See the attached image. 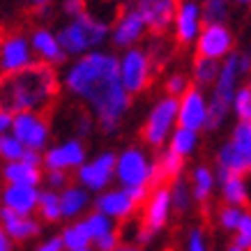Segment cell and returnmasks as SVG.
<instances>
[{
    "instance_id": "6da1fadb",
    "label": "cell",
    "mask_w": 251,
    "mask_h": 251,
    "mask_svg": "<svg viewBox=\"0 0 251 251\" xmlns=\"http://www.w3.org/2000/svg\"><path fill=\"white\" fill-rule=\"evenodd\" d=\"M65 85L72 95L85 99L95 108V118L104 134H111L131 106V95L120 78V60L113 53H83L67 69Z\"/></svg>"
},
{
    "instance_id": "7a4b0ae2",
    "label": "cell",
    "mask_w": 251,
    "mask_h": 251,
    "mask_svg": "<svg viewBox=\"0 0 251 251\" xmlns=\"http://www.w3.org/2000/svg\"><path fill=\"white\" fill-rule=\"evenodd\" d=\"M58 95V76L49 62H35L23 72H16L2 81V99L5 106L14 113L21 111H39L49 106Z\"/></svg>"
},
{
    "instance_id": "3957f363",
    "label": "cell",
    "mask_w": 251,
    "mask_h": 251,
    "mask_svg": "<svg viewBox=\"0 0 251 251\" xmlns=\"http://www.w3.org/2000/svg\"><path fill=\"white\" fill-rule=\"evenodd\" d=\"M106 23L97 21L95 16L83 14L76 16L58 32V39H60L62 49L67 55H81V53H90L95 46H99L108 35Z\"/></svg>"
},
{
    "instance_id": "277c9868",
    "label": "cell",
    "mask_w": 251,
    "mask_h": 251,
    "mask_svg": "<svg viewBox=\"0 0 251 251\" xmlns=\"http://www.w3.org/2000/svg\"><path fill=\"white\" fill-rule=\"evenodd\" d=\"M177 115H180V99L166 95L150 108V113H148L143 127H141V138L150 148L164 145L171 138V129L177 122Z\"/></svg>"
},
{
    "instance_id": "5b68a950",
    "label": "cell",
    "mask_w": 251,
    "mask_h": 251,
    "mask_svg": "<svg viewBox=\"0 0 251 251\" xmlns=\"http://www.w3.org/2000/svg\"><path fill=\"white\" fill-rule=\"evenodd\" d=\"M217 168H224L235 175L251 173V122H237L230 141L221 145L217 154Z\"/></svg>"
},
{
    "instance_id": "8992f818",
    "label": "cell",
    "mask_w": 251,
    "mask_h": 251,
    "mask_svg": "<svg viewBox=\"0 0 251 251\" xmlns=\"http://www.w3.org/2000/svg\"><path fill=\"white\" fill-rule=\"evenodd\" d=\"M118 182L122 189H134V187H152V161L145 157L143 150L127 148L125 152L118 154Z\"/></svg>"
},
{
    "instance_id": "52a82bcc",
    "label": "cell",
    "mask_w": 251,
    "mask_h": 251,
    "mask_svg": "<svg viewBox=\"0 0 251 251\" xmlns=\"http://www.w3.org/2000/svg\"><path fill=\"white\" fill-rule=\"evenodd\" d=\"M152 76V60L143 49H127L120 58V78L129 95L145 90Z\"/></svg>"
},
{
    "instance_id": "ba28073f",
    "label": "cell",
    "mask_w": 251,
    "mask_h": 251,
    "mask_svg": "<svg viewBox=\"0 0 251 251\" xmlns=\"http://www.w3.org/2000/svg\"><path fill=\"white\" fill-rule=\"evenodd\" d=\"M12 134L28 150H42L49 143V122L39 111H21L14 113Z\"/></svg>"
},
{
    "instance_id": "9c48e42d",
    "label": "cell",
    "mask_w": 251,
    "mask_h": 251,
    "mask_svg": "<svg viewBox=\"0 0 251 251\" xmlns=\"http://www.w3.org/2000/svg\"><path fill=\"white\" fill-rule=\"evenodd\" d=\"M180 2L182 0H134L131 7L143 16L148 30H152L154 35H164L177 19Z\"/></svg>"
},
{
    "instance_id": "30bf717a",
    "label": "cell",
    "mask_w": 251,
    "mask_h": 251,
    "mask_svg": "<svg viewBox=\"0 0 251 251\" xmlns=\"http://www.w3.org/2000/svg\"><path fill=\"white\" fill-rule=\"evenodd\" d=\"M115 171H118V157L113 152H101L92 161L78 166L76 180L88 191H104L115 177Z\"/></svg>"
},
{
    "instance_id": "8fae6325",
    "label": "cell",
    "mask_w": 251,
    "mask_h": 251,
    "mask_svg": "<svg viewBox=\"0 0 251 251\" xmlns=\"http://www.w3.org/2000/svg\"><path fill=\"white\" fill-rule=\"evenodd\" d=\"M233 53V32L224 23H205L196 42V55L219 60Z\"/></svg>"
},
{
    "instance_id": "7c38bea8",
    "label": "cell",
    "mask_w": 251,
    "mask_h": 251,
    "mask_svg": "<svg viewBox=\"0 0 251 251\" xmlns=\"http://www.w3.org/2000/svg\"><path fill=\"white\" fill-rule=\"evenodd\" d=\"M32 62V44L23 35H5L2 37V46H0V67L5 76H12L16 72L28 69Z\"/></svg>"
},
{
    "instance_id": "4fadbf2b",
    "label": "cell",
    "mask_w": 251,
    "mask_h": 251,
    "mask_svg": "<svg viewBox=\"0 0 251 251\" xmlns=\"http://www.w3.org/2000/svg\"><path fill=\"white\" fill-rule=\"evenodd\" d=\"M207 104L203 97V90L194 85L180 97V115H177V125L184 129H205L207 125Z\"/></svg>"
},
{
    "instance_id": "5bb4252c",
    "label": "cell",
    "mask_w": 251,
    "mask_h": 251,
    "mask_svg": "<svg viewBox=\"0 0 251 251\" xmlns=\"http://www.w3.org/2000/svg\"><path fill=\"white\" fill-rule=\"evenodd\" d=\"M203 7L196 0H182L175 19V42L180 46H189L198 42V35L203 30Z\"/></svg>"
},
{
    "instance_id": "9a60e30c",
    "label": "cell",
    "mask_w": 251,
    "mask_h": 251,
    "mask_svg": "<svg viewBox=\"0 0 251 251\" xmlns=\"http://www.w3.org/2000/svg\"><path fill=\"white\" fill-rule=\"evenodd\" d=\"M145 30H148V23L143 21V16L138 14L134 7L125 9L120 19L115 21L113 30H111L113 46H118V49H134V44L143 39Z\"/></svg>"
},
{
    "instance_id": "2e32d148",
    "label": "cell",
    "mask_w": 251,
    "mask_h": 251,
    "mask_svg": "<svg viewBox=\"0 0 251 251\" xmlns=\"http://www.w3.org/2000/svg\"><path fill=\"white\" fill-rule=\"evenodd\" d=\"M173 201H171V187L161 184V187H152V194L145 201V210H143V226L148 230H161L166 226L168 214H171Z\"/></svg>"
},
{
    "instance_id": "e0dca14e",
    "label": "cell",
    "mask_w": 251,
    "mask_h": 251,
    "mask_svg": "<svg viewBox=\"0 0 251 251\" xmlns=\"http://www.w3.org/2000/svg\"><path fill=\"white\" fill-rule=\"evenodd\" d=\"M85 161V148L81 141H67L46 150L44 154V166L49 171H67V168H78Z\"/></svg>"
},
{
    "instance_id": "ac0fdd59",
    "label": "cell",
    "mask_w": 251,
    "mask_h": 251,
    "mask_svg": "<svg viewBox=\"0 0 251 251\" xmlns=\"http://www.w3.org/2000/svg\"><path fill=\"white\" fill-rule=\"evenodd\" d=\"M138 207V203L134 198L129 196L127 189H108V191H101L95 201V210L104 212L106 217L111 219H120L125 221L127 217H131V212Z\"/></svg>"
},
{
    "instance_id": "d6986e66",
    "label": "cell",
    "mask_w": 251,
    "mask_h": 251,
    "mask_svg": "<svg viewBox=\"0 0 251 251\" xmlns=\"http://www.w3.org/2000/svg\"><path fill=\"white\" fill-rule=\"evenodd\" d=\"M39 194L37 187H28V184H7L2 189V207H7L16 214L30 217L39 207Z\"/></svg>"
},
{
    "instance_id": "ffe728a7",
    "label": "cell",
    "mask_w": 251,
    "mask_h": 251,
    "mask_svg": "<svg viewBox=\"0 0 251 251\" xmlns=\"http://www.w3.org/2000/svg\"><path fill=\"white\" fill-rule=\"evenodd\" d=\"M242 53H230L226 58V62L221 65L219 78L214 83V92L212 97L226 101V104H233V97L237 92V78L242 76Z\"/></svg>"
},
{
    "instance_id": "44dd1931",
    "label": "cell",
    "mask_w": 251,
    "mask_h": 251,
    "mask_svg": "<svg viewBox=\"0 0 251 251\" xmlns=\"http://www.w3.org/2000/svg\"><path fill=\"white\" fill-rule=\"evenodd\" d=\"M30 44H32V51L39 55V60L42 62H49V65H58L67 58L65 53V49H62L60 39L58 35H53L51 30H46V28H37V30L32 32L30 37Z\"/></svg>"
},
{
    "instance_id": "7402d4cb",
    "label": "cell",
    "mask_w": 251,
    "mask_h": 251,
    "mask_svg": "<svg viewBox=\"0 0 251 251\" xmlns=\"http://www.w3.org/2000/svg\"><path fill=\"white\" fill-rule=\"evenodd\" d=\"M2 230L7 233L12 240L16 242H25V240H30L39 233V221L32 219V217H23V214H16L7 207H2Z\"/></svg>"
},
{
    "instance_id": "603a6c76",
    "label": "cell",
    "mask_w": 251,
    "mask_h": 251,
    "mask_svg": "<svg viewBox=\"0 0 251 251\" xmlns=\"http://www.w3.org/2000/svg\"><path fill=\"white\" fill-rule=\"evenodd\" d=\"M182 168H184V157L173 152L171 148L164 150L157 157V161H152V187H161V184L177 180Z\"/></svg>"
},
{
    "instance_id": "cb8c5ba5",
    "label": "cell",
    "mask_w": 251,
    "mask_h": 251,
    "mask_svg": "<svg viewBox=\"0 0 251 251\" xmlns=\"http://www.w3.org/2000/svg\"><path fill=\"white\" fill-rule=\"evenodd\" d=\"M217 177L221 182V194L224 201L230 205H244L247 203V184H244V175H235L228 173L224 168H217Z\"/></svg>"
},
{
    "instance_id": "d4e9b609",
    "label": "cell",
    "mask_w": 251,
    "mask_h": 251,
    "mask_svg": "<svg viewBox=\"0 0 251 251\" xmlns=\"http://www.w3.org/2000/svg\"><path fill=\"white\" fill-rule=\"evenodd\" d=\"M2 177L9 184H28V187H37L42 180V171L35 164H25V161H12L2 168Z\"/></svg>"
},
{
    "instance_id": "484cf974",
    "label": "cell",
    "mask_w": 251,
    "mask_h": 251,
    "mask_svg": "<svg viewBox=\"0 0 251 251\" xmlns=\"http://www.w3.org/2000/svg\"><path fill=\"white\" fill-rule=\"evenodd\" d=\"M60 203H62V217H78L88 207V189L85 187H67L60 194Z\"/></svg>"
},
{
    "instance_id": "4316f807",
    "label": "cell",
    "mask_w": 251,
    "mask_h": 251,
    "mask_svg": "<svg viewBox=\"0 0 251 251\" xmlns=\"http://www.w3.org/2000/svg\"><path fill=\"white\" fill-rule=\"evenodd\" d=\"M219 72H221V65L217 60H210V58H203V55H196V58H194L191 76H194L198 88H203V85H214L217 78H219Z\"/></svg>"
},
{
    "instance_id": "83f0119b",
    "label": "cell",
    "mask_w": 251,
    "mask_h": 251,
    "mask_svg": "<svg viewBox=\"0 0 251 251\" xmlns=\"http://www.w3.org/2000/svg\"><path fill=\"white\" fill-rule=\"evenodd\" d=\"M65 249H88L95 240H92L90 230L85 226V221H76V224H69L67 228L60 233Z\"/></svg>"
},
{
    "instance_id": "f1b7e54d",
    "label": "cell",
    "mask_w": 251,
    "mask_h": 251,
    "mask_svg": "<svg viewBox=\"0 0 251 251\" xmlns=\"http://www.w3.org/2000/svg\"><path fill=\"white\" fill-rule=\"evenodd\" d=\"M191 189L198 203H205L214 189V173L207 166H196L191 173Z\"/></svg>"
},
{
    "instance_id": "f546056e",
    "label": "cell",
    "mask_w": 251,
    "mask_h": 251,
    "mask_svg": "<svg viewBox=\"0 0 251 251\" xmlns=\"http://www.w3.org/2000/svg\"><path fill=\"white\" fill-rule=\"evenodd\" d=\"M196 145H198V131L177 127V129L171 134V145H168V148H171L173 152H177L180 157H187V154H191L196 150Z\"/></svg>"
},
{
    "instance_id": "4dcf8cb0",
    "label": "cell",
    "mask_w": 251,
    "mask_h": 251,
    "mask_svg": "<svg viewBox=\"0 0 251 251\" xmlns=\"http://www.w3.org/2000/svg\"><path fill=\"white\" fill-rule=\"evenodd\" d=\"M39 217L44 221H58L62 217V203H60V194H55L53 189L42 191L39 196V207H37Z\"/></svg>"
},
{
    "instance_id": "1f68e13d",
    "label": "cell",
    "mask_w": 251,
    "mask_h": 251,
    "mask_svg": "<svg viewBox=\"0 0 251 251\" xmlns=\"http://www.w3.org/2000/svg\"><path fill=\"white\" fill-rule=\"evenodd\" d=\"M85 14H90L97 21L111 25L113 19L118 16V2H111V0H85Z\"/></svg>"
},
{
    "instance_id": "d6a6232c",
    "label": "cell",
    "mask_w": 251,
    "mask_h": 251,
    "mask_svg": "<svg viewBox=\"0 0 251 251\" xmlns=\"http://www.w3.org/2000/svg\"><path fill=\"white\" fill-rule=\"evenodd\" d=\"M191 196H194V189L184 182L182 177H177L171 182V201H173V210L175 212L184 214L191 205Z\"/></svg>"
},
{
    "instance_id": "836d02e7",
    "label": "cell",
    "mask_w": 251,
    "mask_h": 251,
    "mask_svg": "<svg viewBox=\"0 0 251 251\" xmlns=\"http://www.w3.org/2000/svg\"><path fill=\"white\" fill-rule=\"evenodd\" d=\"M85 226H88V230H90L92 240H99V237L108 235L113 228V219L111 217H106L104 212H99V210H95V212H90L88 217H85Z\"/></svg>"
},
{
    "instance_id": "e575fe53",
    "label": "cell",
    "mask_w": 251,
    "mask_h": 251,
    "mask_svg": "<svg viewBox=\"0 0 251 251\" xmlns=\"http://www.w3.org/2000/svg\"><path fill=\"white\" fill-rule=\"evenodd\" d=\"M25 150H28V148H25L14 134H2V138H0V157L7 161V164L21 161Z\"/></svg>"
},
{
    "instance_id": "d590c367",
    "label": "cell",
    "mask_w": 251,
    "mask_h": 251,
    "mask_svg": "<svg viewBox=\"0 0 251 251\" xmlns=\"http://www.w3.org/2000/svg\"><path fill=\"white\" fill-rule=\"evenodd\" d=\"M228 16V0H203V21L224 23Z\"/></svg>"
},
{
    "instance_id": "8d00e7d4",
    "label": "cell",
    "mask_w": 251,
    "mask_h": 251,
    "mask_svg": "<svg viewBox=\"0 0 251 251\" xmlns=\"http://www.w3.org/2000/svg\"><path fill=\"white\" fill-rule=\"evenodd\" d=\"M233 111L242 122H251V88H240L233 97Z\"/></svg>"
},
{
    "instance_id": "74e56055",
    "label": "cell",
    "mask_w": 251,
    "mask_h": 251,
    "mask_svg": "<svg viewBox=\"0 0 251 251\" xmlns=\"http://www.w3.org/2000/svg\"><path fill=\"white\" fill-rule=\"evenodd\" d=\"M242 210H240V205H230V203H226V205L219 210V226L224 230H237V226H240V221H242Z\"/></svg>"
},
{
    "instance_id": "f35d334b",
    "label": "cell",
    "mask_w": 251,
    "mask_h": 251,
    "mask_svg": "<svg viewBox=\"0 0 251 251\" xmlns=\"http://www.w3.org/2000/svg\"><path fill=\"white\" fill-rule=\"evenodd\" d=\"M187 90H189V78H187V74L173 72V74L166 78V95H171V97H182Z\"/></svg>"
},
{
    "instance_id": "ab89813d",
    "label": "cell",
    "mask_w": 251,
    "mask_h": 251,
    "mask_svg": "<svg viewBox=\"0 0 251 251\" xmlns=\"http://www.w3.org/2000/svg\"><path fill=\"white\" fill-rule=\"evenodd\" d=\"M120 240H122V233H120V228H115V230H111L108 235L95 240V249L97 251H115L120 247Z\"/></svg>"
},
{
    "instance_id": "60d3db41",
    "label": "cell",
    "mask_w": 251,
    "mask_h": 251,
    "mask_svg": "<svg viewBox=\"0 0 251 251\" xmlns=\"http://www.w3.org/2000/svg\"><path fill=\"white\" fill-rule=\"evenodd\" d=\"M235 233H237L235 242L247 247V249H251V212L242 214V221H240V226H237Z\"/></svg>"
},
{
    "instance_id": "b9f144b4",
    "label": "cell",
    "mask_w": 251,
    "mask_h": 251,
    "mask_svg": "<svg viewBox=\"0 0 251 251\" xmlns=\"http://www.w3.org/2000/svg\"><path fill=\"white\" fill-rule=\"evenodd\" d=\"M187 251H207L205 237H203V230L194 228L189 233V240H187Z\"/></svg>"
},
{
    "instance_id": "7bdbcfd3",
    "label": "cell",
    "mask_w": 251,
    "mask_h": 251,
    "mask_svg": "<svg viewBox=\"0 0 251 251\" xmlns=\"http://www.w3.org/2000/svg\"><path fill=\"white\" fill-rule=\"evenodd\" d=\"M62 12L72 19H76V16H83L85 14V0H65L62 2Z\"/></svg>"
},
{
    "instance_id": "ee69618b",
    "label": "cell",
    "mask_w": 251,
    "mask_h": 251,
    "mask_svg": "<svg viewBox=\"0 0 251 251\" xmlns=\"http://www.w3.org/2000/svg\"><path fill=\"white\" fill-rule=\"evenodd\" d=\"M35 251H67V249H65L62 235H53V237H49V240H44Z\"/></svg>"
},
{
    "instance_id": "f6af8a7d",
    "label": "cell",
    "mask_w": 251,
    "mask_h": 251,
    "mask_svg": "<svg viewBox=\"0 0 251 251\" xmlns=\"http://www.w3.org/2000/svg\"><path fill=\"white\" fill-rule=\"evenodd\" d=\"M46 182L51 184L53 189L65 187V184H67V173H65V171H49V173H46Z\"/></svg>"
},
{
    "instance_id": "bcb514c9",
    "label": "cell",
    "mask_w": 251,
    "mask_h": 251,
    "mask_svg": "<svg viewBox=\"0 0 251 251\" xmlns=\"http://www.w3.org/2000/svg\"><path fill=\"white\" fill-rule=\"evenodd\" d=\"M12 125H14V111L2 108V111H0V129H2V134L12 131Z\"/></svg>"
},
{
    "instance_id": "7dc6e473",
    "label": "cell",
    "mask_w": 251,
    "mask_h": 251,
    "mask_svg": "<svg viewBox=\"0 0 251 251\" xmlns=\"http://www.w3.org/2000/svg\"><path fill=\"white\" fill-rule=\"evenodd\" d=\"M51 2H53V0H28V7H30L35 14H44V12H49Z\"/></svg>"
},
{
    "instance_id": "c3c4849f",
    "label": "cell",
    "mask_w": 251,
    "mask_h": 251,
    "mask_svg": "<svg viewBox=\"0 0 251 251\" xmlns=\"http://www.w3.org/2000/svg\"><path fill=\"white\" fill-rule=\"evenodd\" d=\"M21 161H25V164H35V166H39L42 164V157H39V150H25V154H23V159Z\"/></svg>"
},
{
    "instance_id": "681fc988",
    "label": "cell",
    "mask_w": 251,
    "mask_h": 251,
    "mask_svg": "<svg viewBox=\"0 0 251 251\" xmlns=\"http://www.w3.org/2000/svg\"><path fill=\"white\" fill-rule=\"evenodd\" d=\"M0 251H12V237L5 230L0 233Z\"/></svg>"
},
{
    "instance_id": "f907efd6",
    "label": "cell",
    "mask_w": 251,
    "mask_h": 251,
    "mask_svg": "<svg viewBox=\"0 0 251 251\" xmlns=\"http://www.w3.org/2000/svg\"><path fill=\"white\" fill-rule=\"evenodd\" d=\"M115 251H141V249H138V244H129V242H127V244H120Z\"/></svg>"
},
{
    "instance_id": "816d5d0a",
    "label": "cell",
    "mask_w": 251,
    "mask_h": 251,
    "mask_svg": "<svg viewBox=\"0 0 251 251\" xmlns=\"http://www.w3.org/2000/svg\"><path fill=\"white\" fill-rule=\"evenodd\" d=\"M226 251H251V249H247V247H242V244L233 242V244H228V247H226Z\"/></svg>"
},
{
    "instance_id": "f5cc1de1",
    "label": "cell",
    "mask_w": 251,
    "mask_h": 251,
    "mask_svg": "<svg viewBox=\"0 0 251 251\" xmlns=\"http://www.w3.org/2000/svg\"><path fill=\"white\" fill-rule=\"evenodd\" d=\"M235 2H240V5H247V2H251V0H235Z\"/></svg>"
},
{
    "instance_id": "db71d44e",
    "label": "cell",
    "mask_w": 251,
    "mask_h": 251,
    "mask_svg": "<svg viewBox=\"0 0 251 251\" xmlns=\"http://www.w3.org/2000/svg\"><path fill=\"white\" fill-rule=\"evenodd\" d=\"M67 251H92V249L88 247V249H67Z\"/></svg>"
},
{
    "instance_id": "11a10c76",
    "label": "cell",
    "mask_w": 251,
    "mask_h": 251,
    "mask_svg": "<svg viewBox=\"0 0 251 251\" xmlns=\"http://www.w3.org/2000/svg\"><path fill=\"white\" fill-rule=\"evenodd\" d=\"M111 2H118V0H111Z\"/></svg>"
}]
</instances>
